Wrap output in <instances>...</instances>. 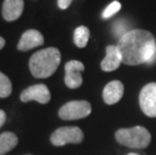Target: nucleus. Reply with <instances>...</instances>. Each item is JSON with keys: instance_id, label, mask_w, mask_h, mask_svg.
Listing matches in <instances>:
<instances>
[{"instance_id": "obj_1", "label": "nucleus", "mask_w": 156, "mask_h": 155, "mask_svg": "<svg viewBox=\"0 0 156 155\" xmlns=\"http://www.w3.org/2000/svg\"><path fill=\"white\" fill-rule=\"evenodd\" d=\"M117 48L125 65H153L156 62V41L153 34L147 30H129L119 38Z\"/></svg>"}, {"instance_id": "obj_2", "label": "nucleus", "mask_w": 156, "mask_h": 155, "mask_svg": "<svg viewBox=\"0 0 156 155\" xmlns=\"http://www.w3.org/2000/svg\"><path fill=\"white\" fill-rule=\"evenodd\" d=\"M61 52L56 48H46L34 52L29 60V71L34 78L46 79L58 70L61 64Z\"/></svg>"}, {"instance_id": "obj_3", "label": "nucleus", "mask_w": 156, "mask_h": 155, "mask_svg": "<svg viewBox=\"0 0 156 155\" xmlns=\"http://www.w3.org/2000/svg\"><path fill=\"white\" fill-rule=\"evenodd\" d=\"M115 138L118 143L129 148L142 149L151 142V135L146 128L135 126L132 128H122L116 131Z\"/></svg>"}, {"instance_id": "obj_4", "label": "nucleus", "mask_w": 156, "mask_h": 155, "mask_svg": "<svg viewBox=\"0 0 156 155\" xmlns=\"http://www.w3.org/2000/svg\"><path fill=\"white\" fill-rule=\"evenodd\" d=\"M84 140V133L79 127L65 126L58 128L51 135V143L56 147H61L69 143L79 144Z\"/></svg>"}, {"instance_id": "obj_5", "label": "nucleus", "mask_w": 156, "mask_h": 155, "mask_svg": "<svg viewBox=\"0 0 156 155\" xmlns=\"http://www.w3.org/2000/svg\"><path fill=\"white\" fill-rule=\"evenodd\" d=\"M92 112V106L88 101H71L58 110V117L62 120H79L88 117Z\"/></svg>"}, {"instance_id": "obj_6", "label": "nucleus", "mask_w": 156, "mask_h": 155, "mask_svg": "<svg viewBox=\"0 0 156 155\" xmlns=\"http://www.w3.org/2000/svg\"><path fill=\"white\" fill-rule=\"evenodd\" d=\"M139 105L146 116L156 117V83L144 86L139 95Z\"/></svg>"}, {"instance_id": "obj_7", "label": "nucleus", "mask_w": 156, "mask_h": 155, "mask_svg": "<svg viewBox=\"0 0 156 155\" xmlns=\"http://www.w3.org/2000/svg\"><path fill=\"white\" fill-rule=\"evenodd\" d=\"M20 101L23 103L35 101L39 104H48L51 101V92L44 84L30 86L21 92Z\"/></svg>"}, {"instance_id": "obj_8", "label": "nucleus", "mask_w": 156, "mask_h": 155, "mask_svg": "<svg viewBox=\"0 0 156 155\" xmlns=\"http://www.w3.org/2000/svg\"><path fill=\"white\" fill-rule=\"evenodd\" d=\"M85 70V65L80 61H69L65 65V84L69 89H78L83 84L81 72Z\"/></svg>"}, {"instance_id": "obj_9", "label": "nucleus", "mask_w": 156, "mask_h": 155, "mask_svg": "<svg viewBox=\"0 0 156 155\" xmlns=\"http://www.w3.org/2000/svg\"><path fill=\"white\" fill-rule=\"evenodd\" d=\"M44 44V38L36 29H28L21 35L17 44V49L20 51H27L32 48L41 47Z\"/></svg>"}, {"instance_id": "obj_10", "label": "nucleus", "mask_w": 156, "mask_h": 155, "mask_svg": "<svg viewBox=\"0 0 156 155\" xmlns=\"http://www.w3.org/2000/svg\"><path fill=\"white\" fill-rule=\"evenodd\" d=\"M122 55L117 45H109L106 48V57L101 62V68L104 72H113L122 64Z\"/></svg>"}, {"instance_id": "obj_11", "label": "nucleus", "mask_w": 156, "mask_h": 155, "mask_svg": "<svg viewBox=\"0 0 156 155\" xmlns=\"http://www.w3.org/2000/svg\"><path fill=\"white\" fill-rule=\"evenodd\" d=\"M124 95V86L120 81H112L103 90V100L106 104L114 105L121 100Z\"/></svg>"}, {"instance_id": "obj_12", "label": "nucleus", "mask_w": 156, "mask_h": 155, "mask_svg": "<svg viewBox=\"0 0 156 155\" xmlns=\"http://www.w3.org/2000/svg\"><path fill=\"white\" fill-rule=\"evenodd\" d=\"M24 8L23 0H4L2 4V17L6 21H14L21 16Z\"/></svg>"}, {"instance_id": "obj_13", "label": "nucleus", "mask_w": 156, "mask_h": 155, "mask_svg": "<svg viewBox=\"0 0 156 155\" xmlns=\"http://www.w3.org/2000/svg\"><path fill=\"white\" fill-rule=\"evenodd\" d=\"M18 137L13 132H3L0 134V155H5L17 146Z\"/></svg>"}, {"instance_id": "obj_14", "label": "nucleus", "mask_w": 156, "mask_h": 155, "mask_svg": "<svg viewBox=\"0 0 156 155\" xmlns=\"http://www.w3.org/2000/svg\"><path fill=\"white\" fill-rule=\"evenodd\" d=\"M90 38V30L88 27L82 25L75 29L74 32V42L78 48H83L87 45Z\"/></svg>"}, {"instance_id": "obj_15", "label": "nucleus", "mask_w": 156, "mask_h": 155, "mask_svg": "<svg viewBox=\"0 0 156 155\" xmlns=\"http://www.w3.org/2000/svg\"><path fill=\"white\" fill-rule=\"evenodd\" d=\"M12 93L11 81L5 74L0 72V98L5 99Z\"/></svg>"}, {"instance_id": "obj_16", "label": "nucleus", "mask_w": 156, "mask_h": 155, "mask_svg": "<svg viewBox=\"0 0 156 155\" xmlns=\"http://www.w3.org/2000/svg\"><path fill=\"white\" fill-rule=\"evenodd\" d=\"M121 9V4L118 1H113L110 5H108L103 12V18H110L111 16L116 14Z\"/></svg>"}, {"instance_id": "obj_17", "label": "nucleus", "mask_w": 156, "mask_h": 155, "mask_svg": "<svg viewBox=\"0 0 156 155\" xmlns=\"http://www.w3.org/2000/svg\"><path fill=\"white\" fill-rule=\"evenodd\" d=\"M128 25L126 23V21L124 20H118L117 22H115L114 26H113V31H114V34L119 36V37H122L125 33H127L129 30H127Z\"/></svg>"}, {"instance_id": "obj_18", "label": "nucleus", "mask_w": 156, "mask_h": 155, "mask_svg": "<svg viewBox=\"0 0 156 155\" xmlns=\"http://www.w3.org/2000/svg\"><path fill=\"white\" fill-rule=\"evenodd\" d=\"M73 0H58V5L61 9H67Z\"/></svg>"}, {"instance_id": "obj_19", "label": "nucleus", "mask_w": 156, "mask_h": 155, "mask_svg": "<svg viewBox=\"0 0 156 155\" xmlns=\"http://www.w3.org/2000/svg\"><path fill=\"white\" fill-rule=\"evenodd\" d=\"M5 121H6V113L3 110L0 109V128L4 125Z\"/></svg>"}, {"instance_id": "obj_20", "label": "nucleus", "mask_w": 156, "mask_h": 155, "mask_svg": "<svg viewBox=\"0 0 156 155\" xmlns=\"http://www.w3.org/2000/svg\"><path fill=\"white\" fill-rule=\"evenodd\" d=\"M4 45H5V39L2 36H0V51L4 48Z\"/></svg>"}, {"instance_id": "obj_21", "label": "nucleus", "mask_w": 156, "mask_h": 155, "mask_svg": "<svg viewBox=\"0 0 156 155\" xmlns=\"http://www.w3.org/2000/svg\"><path fill=\"white\" fill-rule=\"evenodd\" d=\"M127 155H140V154H137V153H128Z\"/></svg>"}, {"instance_id": "obj_22", "label": "nucleus", "mask_w": 156, "mask_h": 155, "mask_svg": "<svg viewBox=\"0 0 156 155\" xmlns=\"http://www.w3.org/2000/svg\"><path fill=\"white\" fill-rule=\"evenodd\" d=\"M23 155H32V154H23Z\"/></svg>"}]
</instances>
